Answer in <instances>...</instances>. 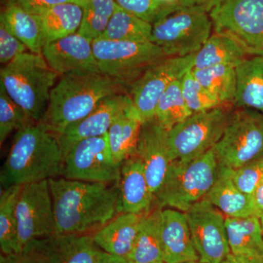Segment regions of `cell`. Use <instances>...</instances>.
<instances>
[{"mask_svg":"<svg viewBox=\"0 0 263 263\" xmlns=\"http://www.w3.org/2000/svg\"><path fill=\"white\" fill-rule=\"evenodd\" d=\"M26 10L37 15L43 10L55 6V5L73 3L82 7L86 0H15Z\"/></svg>","mask_w":263,"mask_h":263,"instance_id":"ab89813d","label":"cell"},{"mask_svg":"<svg viewBox=\"0 0 263 263\" xmlns=\"http://www.w3.org/2000/svg\"><path fill=\"white\" fill-rule=\"evenodd\" d=\"M193 114L183 98L181 79L171 83L159 100L155 119L170 130Z\"/></svg>","mask_w":263,"mask_h":263,"instance_id":"d6a6232c","label":"cell"},{"mask_svg":"<svg viewBox=\"0 0 263 263\" xmlns=\"http://www.w3.org/2000/svg\"><path fill=\"white\" fill-rule=\"evenodd\" d=\"M259 220H260L261 228H262V234H263V214L259 217Z\"/></svg>","mask_w":263,"mask_h":263,"instance_id":"bcb514c9","label":"cell"},{"mask_svg":"<svg viewBox=\"0 0 263 263\" xmlns=\"http://www.w3.org/2000/svg\"><path fill=\"white\" fill-rule=\"evenodd\" d=\"M209 15L214 32L232 38L248 57L263 56V0H221Z\"/></svg>","mask_w":263,"mask_h":263,"instance_id":"ba28073f","label":"cell"},{"mask_svg":"<svg viewBox=\"0 0 263 263\" xmlns=\"http://www.w3.org/2000/svg\"><path fill=\"white\" fill-rule=\"evenodd\" d=\"M136 156L143 162L151 192L155 197L174 161L170 148L168 130L155 117L142 124Z\"/></svg>","mask_w":263,"mask_h":263,"instance_id":"2e32d148","label":"cell"},{"mask_svg":"<svg viewBox=\"0 0 263 263\" xmlns=\"http://www.w3.org/2000/svg\"><path fill=\"white\" fill-rule=\"evenodd\" d=\"M100 252L91 235L56 234L33 240L16 253L2 254L0 263H97Z\"/></svg>","mask_w":263,"mask_h":263,"instance_id":"8fae6325","label":"cell"},{"mask_svg":"<svg viewBox=\"0 0 263 263\" xmlns=\"http://www.w3.org/2000/svg\"><path fill=\"white\" fill-rule=\"evenodd\" d=\"M20 250L37 238L57 234L48 180L22 186L15 207Z\"/></svg>","mask_w":263,"mask_h":263,"instance_id":"4fadbf2b","label":"cell"},{"mask_svg":"<svg viewBox=\"0 0 263 263\" xmlns=\"http://www.w3.org/2000/svg\"><path fill=\"white\" fill-rule=\"evenodd\" d=\"M133 103L127 93L112 95L104 99L87 117L67 128L58 136L64 160L71 148L79 141L108 133L117 116Z\"/></svg>","mask_w":263,"mask_h":263,"instance_id":"ac0fdd59","label":"cell"},{"mask_svg":"<svg viewBox=\"0 0 263 263\" xmlns=\"http://www.w3.org/2000/svg\"><path fill=\"white\" fill-rule=\"evenodd\" d=\"M162 241L165 263L199 260L184 213L176 209L162 212Z\"/></svg>","mask_w":263,"mask_h":263,"instance_id":"ffe728a7","label":"cell"},{"mask_svg":"<svg viewBox=\"0 0 263 263\" xmlns=\"http://www.w3.org/2000/svg\"><path fill=\"white\" fill-rule=\"evenodd\" d=\"M204 198L226 214L227 217L256 216L252 195L245 193L237 187L232 179L230 169L227 167L219 166L217 179Z\"/></svg>","mask_w":263,"mask_h":263,"instance_id":"7402d4cb","label":"cell"},{"mask_svg":"<svg viewBox=\"0 0 263 263\" xmlns=\"http://www.w3.org/2000/svg\"><path fill=\"white\" fill-rule=\"evenodd\" d=\"M119 189L121 214H146L152 211L155 197L151 192L143 162L137 156L123 163Z\"/></svg>","mask_w":263,"mask_h":263,"instance_id":"d6986e66","label":"cell"},{"mask_svg":"<svg viewBox=\"0 0 263 263\" xmlns=\"http://www.w3.org/2000/svg\"><path fill=\"white\" fill-rule=\"evenodd\" d=\"M42 27L44 46L78 32L83 9L73 3L55 5L37 15Z\"/></svg>","mask_w":263,"mask_h":263,"instance_id":"83f0119b","label":"cell"},{"mask_svg":"<svg viewBox=\"0 0 263 263\" xmlns=\"http://www.w3.org/2000/svg\"><path fill=\"white\" fill-rule=\"evenodd\" d=\"M28 48L3 22H0V62L7 65L22 53L28 51Z\"/></svg>","mask_w":263,"mask_h":263,"instance_id":"f35d334b","label":"cell"},{"mask_svg":"<svg viewBox=\"0 0 263 263\" xmlns=\"http://www.w3.org/2000/svg\"><path fill=\"white\" fill-rule=\"evenodd\" d=\"M152 33V24L131 14L118 5L106 30L99 39L144 42L151 41Z\"/></svg>","mask_w":263,"mask_h":263,"instance_id":"1f68e13d","label":"cell"},{"mask_svg":"<svg viewBox=\"0 0 263 263\" xmlns=\"http://www.w3.org/2000/svg\"><path fill=\"white\" fill-rule=\"evenodd\" d=\"M186 263H202V262H200V260H197V261H193V262H186Z\"/></svg>","mask_w":263,"mask_h":263,"instance_id":"7dc6e473","label":"cell"},{"mask_svg":"<svg viewBox=\"0 0 263 263\" xmlns=\"http://www.w3.org/2000/svg\"><path fill=\"white\" fill-rule=\"evenodd\" d=\"M197 81L223 105H233L237 87L235 66L220 65L193 69Z\"/></svg>","mask_w":263,"mask_h":263,"instance_id":"f546056e","label":"cell"},{"mask_svg":"<svg viewBox=\"0 0 263 263\" xmlns=\"http://www.w3.org/2000/svg\"><path fill=\"white\" fill-rule=\"evenodd\" d=\"M117 7L115 0H86L78 33L91 41L101 37Z\"/></svg>","mask_w":263,"mask_h":263,"instance_id":"836d02e7","label":"cell"},{"mask_svg":"<svg viewBox=\"0 0 263 263\" xmlns=\"http://www.w3.org/2000/svg\"><path fill=\"white\" fill-rule=\"evenodd\" d=\"M144 214L122 213L98 230L93 239L107 253L129 259Z\"/></svg>","mask_w":263,"mask_h":263,"instance_id":"44dd1931","label":"cell"},{"mask_svg":"<svg viewBox=\"0 0 263 263\" xmlns=\"http://www.w3.org/2000/svg\"><path fill=\"white\" fill-rule=\"evenodd\" d=\"M97 263H132L129 259L125 257H119V256L113 255L107 253V252L101 251Z\"/></svg>","mask_w":263,"mask_h":263,"instance_id":"7bdbcfd3","label":"cell"},{"mask_svg":"<svg viewBox=\"0 0 263 263\" xmlns=\"http://www.w3.org/2000/svg\"><path fill=\"white\" fill-rule=\"evenodd\" d=\"M219 172V162L213 148L190 162L174 160L155 195V201L161 209L169 206L184 213L206 196Z\"/></svg>","mask_w":263,"mask_h":263,"instance_id":"5b68a950","label":"cell"},{"mask_svg":"<svg viewBox=\"0 0 263 263\" xmlns=\"http://www.w3.org/2000/svg\"><path fill=\"white\" fill-rule=\"evenodd\" d=\"M194 247L202 263H221L230 253L226 219L217 208L203 198L184 212Z\"/></svg>","mask_w":263,"mask_h":263,"instance_id":"9a60e30c","label":"cell"},{"mask_svg":"<svg viewBox=\"0 0 263 263\" xmlns=\"http://www.w3.org/2000/svg\"><path fill=\"white\" fill-rule=\"evenodd\" d=\"M230 175L237 187L245 193L252 195L263 179V155L239 169H230Z\"/></svg>","mask_w":263,"mask_h":263,"instance_id":"74e56055","label":"cell"},{"mask_svg":"<svg viewBox=\"0 0 263 263\" xmlns=\"http://www.w3.org/2000/svg\"><path fill=\"white\" fill-rule=\"evenodd\" d=\"M127 85L112 76L96 72L61 76L52 89L41 124L59 136L91 114L104 99L126 93Z\"/></svg>","mask_w":263,"mask_h":263,"instance_id":"3957f363","label":"cell"},{"mask_svg":"<svg viewBox=\"0 0 263 263\" xmlns=\"http://www.w3.org/2000/svg\"><path fill=\"white\" fill-rule=\"evenodd\" d=\"M162 212L158 207L143 215L129 259L132 263H165L162 241Z\"/></svg>","mask_w":263,"mask_h":263,"instance_id":"4316f807","label":"cell"},{"mask_svg":"<svg viewBox=\"0 0 263 263\" xmlns=\"http://www.w3.org/2000/svg\"><path fill=\"white\" fill-rule=\"evenodd\" d=\"M42 54L60 76L101 72L93 52L92 41L78 32L45 45Z\"/></svg>","mask_w":263,"mask_h":263,"instance_id":"e0dca14e","label":"cell"},{"mask_svg":"<svg viewBox=\"0 0 263 263\" xmlns=\"http://www.w3.org/2000/svg\"><path fill=\"white\" fill-rule=\"evenodd\" d=\"M122 9L153 24L172 13L160 0H115Z\"/></svg>","mask_w":263,"mask_h":263,"instance_id":"8d00e7d4","label":"cell"},{"mask_svg":"<svg viewBox=\"0 0 263 263\" xmlns=\"http://www.w3.org/2000/svg\"><path fill=\"white\" fill-rule=\"evenodd\" d=\"M233 105H222L191 117L168 130V142L174 160L182 162L200 157L221 139L233 117Z\"/></svg>","mask_w":263,"mask_h":263,"instance_id":"52a82bcc","label":"cell"},{"mask_svg":"<svg viewBox=\"0 0 263 263\" xmlns=\"http://www.w3.org/2000/svg\"><path fill=\"white\" fill-rule=\"evenodd\" d=\"M160 1L167 9L171 10V12H174V10L180 8V3H181V0H160Z\"/></svg>","mask_w":263,"mask_h":263,"instance_id":"f6af8a7d","label":"cell"},{"mask_svg":"<svg viewBox=\"0 0 263 263\" xmlns=\"http://www.w3.org/2000/svg\"><path fill=\"white\" fill-rule=\"evenodd\" d=\"M226 226L231 253L263 262V234L259 217H226Z\"/></svg>","mask_w":263,"mask_h":263,"instance_id":"484cf974","label":"cell"},{"mask_svg":"<svg viewBox=\"0 0 263 263\" xmlns=\"http://www.w3.org/2000/svg\"><path fill=\"white\" fill-rule=\"evenodd\" d=\"M64 156L58 136L41 123L16 131L1 169L2 189L55 179L62 176Z\"/></svg>","mask_w":263,"mask_h":263,"instance_id":"7a4b0ae2","label":"cell"},{"mask_svg":"<svg viewBox=\"0 0 263 263\" xmlns=\"http://www.w3.org/2000/svg\"><path fill=\"white\" fill-rule=\"evenodd\" d=\"M0 22L25 44L29 51L42 54L44 41L37 15L26 10L15 0H7L1 12Z\"/></svg>","mask_w":263,"mask_h":263,"instance_id":"d4e9b609","label":"cell"},{"mask_svg":"<svg viewBox=\"0 0 263 263\" xmlns=\"http://www.w3.org/2000/svg\"><path fill=\"white\" fill-rule=\"evenodd\" d=\"M22 186H13L8 189H1L0 246L3 254L16 253L20 251L15 207Z\"/></svg>","mask_w":263,"mask_h":263,"instance_id":"4dcf8cb0","label":"cell"},{"mask_svg":"<svg viewBox=\"0 0 263 263\" xmlns=\"http://www.w3.org/2000/svg\"><path fill=\"white\" fill-rule=\"evenodd\" d=\"M181 84L183 98L193 114L208 111L223 105L197 80L193 69L183 76Z\"/></svg>","mask_w":263,"mask_h":263,"instance_id":"e575fe53","label":"cell"},{"mask_svg":"<svg viewBox=\"0 0 263 263\" xmlns=\"http://www.w3.org/2000/svg\"><path fill=\"white\" fill-rule=\"evenodd\" d=\"M57 234L79 235L100 229L121 214L119 183L48 179Z\"/></svg>","mask_w":263,"mask_h":263,"instance_id":"6da1fadb","label":"cell"},{"mask_svg":"<svg viewBox=\"0 0 263 263\" xmlns=\"http://www.w3.org/2000/svg\"><path fill=\"white\" fill-rule=\"evenodd\" d=\"M122 166L114 162L106 133L76 143L65 156L62 176L87 182L119 183Z\"/></svg>","mask_w":263,"mask_h":263,"instance_id":"7c38bea8","label":"cell"},{"mask_svg":"<svg viewBox=\"0 0 263 263\" xmlns=\"http://www.w3.org/2000/svg\"><path fill=\"white\" fill-rule=\"evenodd\" d=\"M221 0H181L180 8H197L210 13Z\"/></svg>","mask_w":263,"mask_h":263,"instance_id":"60d3db41","label":"cell"},{"mask_svg":"<svg viewBox=\"0 0 263 263\" xmlns=\"http://www.w3.org/2000/svg\"><path fill=\"white\" fill-rule=\"evenodd\" d=\"M236 93L233 105L263 114V56L247 57L235 66Z\"/></svg>","mask_w":263,"mask_h":263,"instance_id":"cb8c5ba5","label":"cell"},{"mask_svg":"<svg viewBox=\"0 0 263 263\" xmlns=\"http://www.w3.org/2000/svg\"><path fill=\"white\" fill-rule=\"evenodd\" d=\"M195 54L166 57L151 65L130 86L129 96L143 122L155 117L157 104L171 83L194 67Z\"/></svg>","mask_w":263,"mask_h":263,"instance_id":"5bb4252c","label":"cell"},{"mask_svg":"<svg viewBox=\"0 0 263 263\" xmlns=\"http://www.w3.org/2000/svg\"><path fill=\"white\" fill-rule=\"evenodd\" d=\"M221 263H263L259 259L230 253Z\"/></svg>","mask_w":263,"mask_h":263,"instance_id":"ee69618b","label":"cell"},{"mask_svg":"<svg viewBox=\"0 0 263 263\" xmlns=\"http://www.w3.org/2000/svg\"><path fill=\"white\" fill-rule=\"evenodd\" d=\"M34 124L23 109L10 98L4 87L0 84V144L13 131H18L26 126Z\"/></svg>","mask_w":263,"mask_h":263,"instance_id":"d590c367","label":"cell"},{"mask_svg":"<svg viewBox=\"0 0 263 263\" xmlns=\"http://www.w3.org/2000/svg\"><path fill=\"white\" fill-rule=\"evenodd\" d=\"M143 123L134 103L124 109L112 123L108 132L109 144L114 162L119 165L136 155Z\"/></svg>","mask_w":263,"mask_h":263,"instance_id":"603a6c76","label":"cell"},{"mask_svg":"<svg viewBox=\"0 0 263 263\" xmlns=\"http://www.w3.org/2000/svg\"><path fill=\"white\" fill-rule=\"evenodd\" d=\"M92 48L100 72L129 86L151 65L167 57L151 41L97 39L92 41Z\"/></svg>","mask_w":263,"mask_h":263,"instance_id":"9c48e42d","label":"cell"},{"mask_svg":"<svg viewBox=\"0 0 263 263\" xmlns=\"http://www.w3.org/2000/svg\"><path fill=\"white\" fill-rule=\"evenodd\" d=\"M209 13L197 8H179L152 24L151 41L167 57L195 54L212 35Z\"/></svg>","mask_w":263,"mask_h":263,"instance_id":"8992f818","label":"cell"},{"mask_svg":"<svg viewBox=\"0 0 263 263\" xmlns=\"http://www.w3.org/2000/svg\"><path fill=\"white\" fill-rule=\"evenodd\" d=\"M213 150L219 166L233 171L258 158L263 155V114L248 108L234 110Z\"/></svg>","mask_w":263,"mask_h":263,"instance_id":"30bf717a","label":"cell"},{"mask_svg":"<svg viewBox=\"0 0 263 263\" xmlns=\"http://www.w3.org/2000/svg\"><path fill=\"white\" fill-rule=\"evenodd\" d=\"M59 75L43 54L26 52L0 70V84L34 123L43 120Z\"/></svg>","mask_w":263,"mask_h":263,"instance_id":"277c9868","label":"cell"},{"mask_svg":"<svg viewBox=\"0 0 263 263\" xmlns=\"http://www.w3.org/2000/svg\"><path fill=\"white\" fill-rule=\"evenodd\" d=\"M254 208H255L256 216L260 217L263 214V179L252 193Z\"/></svg>","mask_w":263,"mask_h":263,"instance_id":"b9f144b4","label":"cell"},{"mask_svg":"<svg viewBox=\"0 0 263 263\" xmlns=\"http://www.w3.org/2000/svg\"><path fill=\"white\" fill-rule=\"evenodd\" d=\"M245 50L232 38L214 32L195 54L193 69L237 64L247 57Z\"/></svg>","mask_w":263,"mask_h":263,"instance_id":"f1b7e54d","label":"cell"}]
</instances>
